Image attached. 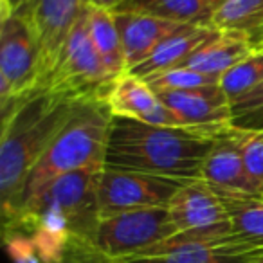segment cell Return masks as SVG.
<instances>
[{"label": "cell", "instance_id": "6da1fadb", "mask_svg": "<svg viewBox=\"0 0 263 263\" xmlns=\"http://www.w3.org/2000/svg\"><path fill=\"white\" fill-rule=\"evenodd\" d=\"M99 175L101 170H81L58 177L2 227L24 234L40 263H67L99 251Z\"/></svg>", "mask_w": 263, "mask_h": 263}, {"label": "cell", "instance_id": "7a4b0ae2", "mask_svg": "<svg viewBox=\"0 0 263 263\" xmlns=\"http://www.w3.org/2000/svg\"><path fill=\"white\" fill-rule=\"evenodd\" d=\"M220 136L190 126H157L114 117L105 166L175 179H200V170Z\"/></svg>", "mask_w": 263, "mask_h": 263}, {"label": "cell", "instance_id": "3957f363", "mask_svg": "<svg viewBox=\"0 0 263 263\" xmlns=\"http://www.w3.org/2000/svg\"><path fill=\"white\" fill-rule=\"evenodd\" d=\"M76 99L38 92L2 121L0 134V208L2 223L13 216L27 175L76 106Z\"/></svg>", "mask_w": 263, "mask_h": 263}, {"label": "cell", "instance_id": "277c9868", "mask_svg": "<svg viewBox=\"0 0 263 263\" xmlns=\"http://www.w3.org/2000/svg\"><path fill=\"white\" fill-rule=\"evenodd\" d=\"M114 114L106 99H80L72 114L27 175L15 216L52 180L81 170H103ZM2 223V226H4Z\"/></svg>", "mask_w": 263, "mask_h": 263}, {"label": "cell", "instance_id": "5b68a950", "mask_svg": "<svg viewBox=\"0 0 263 263\" xmlns=\"http://www.w3.org/2000/svg\"><path fill=\"white\" fill-rule=\"evenodd\" d=\"M40 47L29 18L13 13L0 18V114L8 119L38 94Z\"/></svg>", "mask_w": 263, "mask_h": 263}, {"label": "cell", "instance_id": "8992f818", "mask_svg": "<svg viewBox=\"0 0 263 263\" xmlns=\"http://www.w3.org/2000/svg\"><path fill=\"white\" fill-rule=\"evenodd\" d=\"M116 80L105 69L90 42L87 9L67 36L44 90L80 99H106ZM42 90V92H44Z\"/></svg>", "mask_w": 263, "mask_h": 263}, {"label": "cell", "instance_id": "52a82bcc", "mask_svg": "<svg viewBox=\"0 0 263 263\" xmlns=\"http://www.w3.org/2000/svg\"><path fill=\"white\" fill-rule=\"evenodd\" d=\"M177 241L227 243L231 238L229 209L223 197L204 180H187L168 205Z\"/></svg>", "mask_w": 263, "mask_h": 263}, {"label": "cell", "instance_id": "ba28073f", "mask_svg": "<svg viewBox=\"0 0 263 263\" xmlns=\"http://www.w3.org/2000/svg\"><path fill=\"white\" fill-rule=\"evenodd\" d=\"M177 234L168 208H148L103 216L96 245L110 259L143 254Z\"/></svg>", "mask_w": 263, "mask_h": 263}, {"label": "cell", "instance_id": "9c48e42d", "mask_svg": "<svg viewBox=\"0 0 263 263\" xmlns=\"http://www.w3.org/2000/svg\"><path fill=\"white\" fill-rule=\"evenodd\" d=\"M187 179L105 166L99 175V211L103 216L148 208H168Z\"/></svg>", "mask_w": 263, "mask_h": 263}, {"label": "cell", "instance_id": "30bf717a", "mask_svg": "<svg viewBox=\"0 0 263 263\" xmlns=\"http://www.w3.org/2000/svg\"><path fill=\"white\" fill-rule=\"evenodd\" d=\"M87 9V0H31L24 15L29 18L40 47V85L44 90L67 36Z\"/></svg>", "mask_w": 263, "mask_h": 263}, {"label": "cell", "instance_id": "8fae6325", "mask_svg": "<svg viewBox=\"0 0 263 263\" xmlns=\"http://www.w3.org/2000/svg\"><path fill=\"white\" fill-rule=\"evenodd\" d=\"M155 92L184 126L222 136L233 124V106L220 85Z\"/></svg>", "mask_w": 263, "mask_h": 263}, {"label": "cell", "instance_id": "7c38bea8", "mask_svg": "<svg viewBox=\"0 0 263 263\" xmlns=\"http://www.w3.org/2000/svg\"><path fill=\"white\" fill-rule=\"evenodd\" d=\"M106 101L114 117H126L157 126H184L179 117L159 99L157 92L146 80L132 72H124L117 78Z\"/></svg>", "mask_w": 263, "mask_h": 263}, {"label": "cell", "instance_id": "4fadbf2b", "mask_svg": "<svg viewBox=\"0 0 263 263\" xmlns=\"http://www.w3.org/2000/svg\"><path fill=\"white\" fill-rule=\"evenodd\" d=\"M233 126V124H231ZM231 126L226 134L216 139L200 170V180L215 190L241 197H263V190L251 177L236 144L229 136Z\"/></svg>", "mask_w": 263, "mask_h": 263}, {"label": "cell", "instance_id": "5bb4252c", "mask_svg": "<svg viewBox=\"0 0 263 263\" xmlns=\"http://www.w3.org/2000/svg\"><path fill=\"white\" fill-rule=\"evenodd\" d=\"M114 16L123 40L128 72L141 65L166 38L186 27L180 24L154 18V16L137 15V13L114 11Z\"/></svg>", "mask_w": 263, "mask_h": 263}, {"label": "cell", "instance_id": "9a60e30c", "mask_svg": "<svg viewBox=\"0 0 263 263\" xmlns=\"http://www.w3.org/2000/svg\"><path fill=\"white\" fill-rule=\"evenodd\" d=\"M241 256L229 243L166 240L143 254L128 256L114 263H241Z\"/></svg>", "mask_w": 263, "mask_h": 263}, {"label": "cell", "instance_id": "2e32d148", "mask_svg": "<svg viewBox=\"0 0 263 263\" xmlns=\"http://www.w3.org/2000/svg\"><path fill=\"white\" fill-rule=\"evenodd\" d=\"M252 52L254 47L247 34L218 31L179 67H187L202 74L222 78L227 70L233 69L236 63L251 56Z\"/></svg>", "mask_w": 263, "mask_h": 263}, {"label": "cell", "instance_id": "e0dca14e", "mask_svg": "<svg viewBox=\"0 0 263 263\" xmlns=\"http://www.w3.org/2000/svg\"><path fill=\"white\" fill-rule=\"evenodd\" d=\"M218 33V29L209 26H186L180 31L168 36L141 65L130 72L139 78H150L154 74L164 72L184 63L202 44Z\"/></svg>", "mask_w": 263, "mask_h": 263}, {"label": "cell", "instance_id": "ac0fdd59", "mask_svg": "<svg viewBox=\"0 0 263 263\" xmlns=\"http://www.w3.org/2000/svg\"><path fill=\"white\" fill-rule=\"evenodd\" d=\"M218 191V190H216ZM220 195L226 200L231 218V238L227 243L241 256L263 251V198L241 195Z\"/></svg>", "mask_w": 263, "mask_h": 263}, {"label": "cell", "instance_id": "d6986e66", "mask_svg": "<svg viewBox=\"0 0 263 263\" xmlns=\"http://www.w3.org/2000/svg\"><path fill=\"white\" fill-rule=\"evenodd\" d=\"M119 13H137L180 26H211L215 8L205 0H121Z\"/></svg>", "mask_w": 263, "mask_h": 263}, {"label": "cell", "instance_id": "ffe728a7", "mask_svg": "<svg viewBox=\"0 0 263 263\" xmlns=\"http://www.w3.org/2000/svg\"><path fill=\"white\" fill-rule=\"evenodd\" d=\"M87 24L92 45L110 76L117 80L124 72H128L123 40L112 9L87 6Z\"/></svg>", "mask_w": 263, "mask_h": 263}, {"label": "cell", "instance_id": "44dd1931", "mask_svg": "<svg viewBox=\"0 0 263 263\" xmlns=\"http://www.w3.org/2000/svg\"><path fill=\"white\" fill-rule=\"evenodd\" d=\"M211 26L218 31L254 36L263 29V0H226L213 15Z\"/></svg>", "mask_w": 263, "mask_h": 263}, {"label": "cell", "instance_id": "7402d4cb", "mask_svg": "<svg viewBox=\"0 0 263 263\" xmlns=\"http://www.w3.org/2000/svg\"><path fill=\"white\" fill-rule=\"evenodd\" d=\"M263 81V51H254L251 56L229 69L220 78V87L223 88L229 101H236L243 94L251 92Z\"/></svg>", "mask_w": 263, "mask_h": 263}, {"label": "cell", "instance_id": "603a6c76", "mask_svg": "<svg viewBox=\"0 0 263 263\" xmlns=\"http://www.w3.org/2000/svg\"><path fill=\"white\" fill-rule=\"evenodd\" d=\"M229 136L236 144L251 177L263 190V130H245L233 124Z\"/></svg>", "mask_w": 263, "mask_h": 263}, {"label": "cell", "instance_id": "cb8c5ba5", "mask_svg": "<svg viewBox=\"0 0 263 263\" xmlns=\"http://www.w3.org/2000/svg\"><path fill=\"white\" fill-rule=\"evenodd\" d=\"M146 83L154 90H190V88L220 85V78L202 74L198 70L187 69V67H173L170 70L146 78Z\"/></svg>", "mask_w": 263, "mask_h": 263}, {"label": "cell", "instance_id": "d4e9b609", "mask_svg": "<svg viewBox=\"0 0 263 263\" xmlns=\"http://www.w3.org/2000/svg\"><path fill=\"white\" fill-rule=\"evenodd\" d=\"M233 124L245 130H263V81L231 103Z\"/></svg>", "mask_w": 263, "mask_h": 263}, {"label": "cell", "instance_id": "484cf974", "mask_svg": "<svg viewBox=\"0 0 263 263\" xmlns=\"http://www.w3.org/2000/svg\"><path fill=\"white\" fill-rule=\"evenodd\" d=\"M29 2L31 0H0V18L24 11Z\"/></svg>", "mask_w": 263, "mask_h": 263}, {"label": "cell", "instance_id": "4316f807", "mask_svg": "<svg viewBox=\"0 0 263 263\" xmlns=\"http://www.w3.org/2000/svg\"><path fill=\"white\" fill-rule=\"evenodd\" d=\"M67 263H112V261L101 251H94V252H88V254L78 256V258L70 259Z\"/></svg>", "mask_w": 263, "mask_h": 263}, {"label": "cell", "instance_id": "83f0119b", "mask_svg": "<svg viewBox=\"0 0 263 263\" xmlns=\"http://www.w3.org/2000/svg\"><path fill=\"white\" fill-rule=\"evenodd\" d=\"M121 4V0H87V6H98V8L112 9L116 11V8Z\"/></svg>", "mask_w": 263, "mask_h": 263}, {"label": "cell", "instance_id": "f1b7e54d", "mask_svg": "<svg viewBox=\"0 0 263 263\" xmlns=\"http://www.w3.org/2000/svg\"><path fill=\"white\" fill-rule=\"evenodd\" d=\"M251 42L254 51H263V29L259 33H256L254 36H251Z\"/></svg>", "mask_w": 263, "mask_h": 263}, {"label": "cell", "instance_id": "f546056e", "mask_svg": "<svg viewBox=\"0 0 263 263\" xmlns=\"http://www.w3.org/2000/svg\"><path fill=\"white\" fill-rule=\"evenodd\" d=\"M241 263H263V252H258V254H251L243 259Z\"/></svg>", "mask_w": 263, "mask_h": 263}, {"label": "cell", "instance_id": "4dcf8cb0", "mask_svg": "<svg viewBox=\"0 0 263 263\" xmlns=\"http://www.w3.org/2000/svg\"><path fill=\"white\" fill-rule=\"evenodd\" d=\"M205 2H208L209 6H213V8H215V11H216V9H218L220 6H222L223 2H226V0H205Z\"/></svg>", "mask_w": 263, "mask_h": 263}, {"label": "cell", "instance_id": "1f68e13d", "mask_svg": "<svg viewBox=\"0 0 263 263\" xmlns=\"http://www.w3.org/2000/svg\"><path fill=\"white\" fill-rule=\"evenodd\" d=\"M261 252H263V251H261ZM256 254H258V252H256Z\"/></svg>", "mask_w": 263, "mask_h": 263}, {"label": "cell", "instance_id": "d6a6232c", "mask_svg": "<svg viewBox=\"0 0 263 263\" xmlns=\"http://www.w3.org/2000/svg\"><path fill=\"white\" fill-rule=\"evenodd\" d=\"M261 198H263V197H261Z\"/></svg>", "mask_w": 263, "mask_h": 263}]
</instances>
